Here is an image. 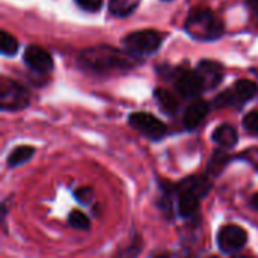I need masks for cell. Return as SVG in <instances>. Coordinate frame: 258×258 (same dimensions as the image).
Wrapping results in <instances>:
<instances>
[{"mask_svg":"<svg viewBox=\"0 0 258 258\" xmlns=\"http://www.w3.org/2000/svg\"><path fill=\"white\" fill-rule=\"evenodd\" d=\"M92 195H94V192H92L91 187H80V189H77V190L74 192L76 200H77L79 203H82V204H88V203L92 200Z\"/></svg>","mask_w":258,"mask_h":258,"instance_id":"7402d4cb","label":"cell"},{"mask_svg":"<svg viewBox=\"0 0 258 258\" xmlns=\"http://www.w3.org/2000/svg\"><path fill=\"white\" fill-rule=\"evenodd\" d=\"M82 9L88 12H97L103 6V0H74Z\"/></svg>","mask_w":258,"mask_h":258,"instance_id":"ffe728a7","label":"cell"},{"mask_svg":"<svg viewBox=\"0 0 258 258\" xmlns=\"http://www.w3.org/2000/svg\"><path fill=\"white\" fill-rule=\"evenodd\" d=\"M68 221H70V225L76 230H88L89 228V219L86 218L85 213H82L79 210H74L70 215Z\"/></svg>","mask_w":258,"mask_h":258,"instance_id":"d6986e66","label":"cell"},{"mask_svg":"<svg viewBox=\"0 0 258 258\" xmlns=\"http://www.w3.org/2000/svg\"><path fill=\"white\" fill-rule=\"evenodd\" d=\"M248 5H249L251 11L254 12V15L258 18V0H248Z\"/></svg>","mask_w":258,"mask_h":258,"instance_id":"cb8c5ba5","label":"cell"},{"mask_svg":"<svg viewBox=\"0 0 258 258\" xmlns=\"http://www.w3.org/2000/svg\"><path fill=\"white\" fill-rule=\"evenodd\" d=\"M209 110H210V104L206 101V100H195L184 112V125L192 130V128H197L204 119L206 116L209 115Z\"/></svg>","mask_w":258,"mask_h":258,"instance_id":"30bf717a","label":"cell"},{"mask_svg":"<svg viewBox=\"0 0 258 258\" xmlns=\"http://www.w3.org/2000/svg\"><path fill=\"white\" fill-rule=\"evenodd\" d=\"M209 258H218V257H209Z\"/></svg>","mask_w":258,"mask_h":258,"instance_id":"83f0119b","label":"cell"},{"mask_svg":"<svg viewBox=\"0 0 258 258\" xmlns=\"http://www.w3.org/2000/svg\"><path fill=\"white\" fill-rule=\"evenodd\" d=\"M225 163H227V157H225L224 154L218 153V154L212 159L209 169H210V171H213V172H219V171L225 166Z\"/></svg>","mask_w":258,"mask_h":258,"instance_id":"603a6c76","label":"cell"},{"mask_svg":"<svg viewBox=\"0 0 258 258\" xmlns=\"http://www.w3.org/2000/svg\"><path fill=\"white\" fill-rule=\"evenodd\" d=\"M154 97H156V100H157V103H159V106H160V109H162L163 112H166V113H169V115H172V113L177 112V109H178V101H177V98H175L168 89L157 88V89L154 91Z\"/></svg>","mask_w":258,"mask_h":258,"instance_id":"9a60e30c","label":"cell"},{"mask_svg":"<svg viewBox=\"0 0 258 258\" xmlns=\"http://www.w3.org/2000/svg\"><path fill=\"white\" fill-rule=\"evenodd\" d=\"M231 92L237 101V104H243L248 103L249 100H252L258 94V85L252 80H237L234 83V86L231 88Z\"/></svg>","mask_w":258,"mask_h":258,"instance_id":"8fae6325","label":"cell"},{"mask_svg":"<svg viewBox=\"0 0 258 258\" xmlns=\"http://www.w3.org/2000/svg\"><path fill=\"white\" fill-rule=\"evenodd\" d=\"M0 48L5 56H14L18 50V41L11 33L3 30L0 36Z\"/></svg>","mask_w":258,"mask_h":258,"instance_id":"ac0fdd59","label":"cell"},{"mask_svg":"<svg viewBox=\"0 0 258 258\" xmlns=\"http://www.w3.org/2000/svg\"><path fill=\"white\" fill-rule=\"evenodd\" d=\"M197 73L200 74L201 80H203V85H204V89H213L216 88L222 77H224V68L221 63L215 62V60H201L198 63V68H197Z\"/></svg>","mask_w":258,"mask_h":258,"instance_id":"9c48e42d","label":"cell"},{"mask_svg":"<svg viewBox=\"0 0 258 258\" xmlns=\"http://www.w3.org/2000/svg\"><path fill=\"white\" fill-rule=\"evenodd\" d=\"M165 41V33L154 29H144L128 33L122 44L127 51L133 54H151L156 53Z\"/></svg>","mask_w":258,"mask_h":258,"instance_id":"3957f363","label":"cell"},{"mask_svg":"<svg viewBox=\"0 0 258 258\" xmlns=\"http://www.w3.org/2000/svg\"><path fill=\"white\" fill-rule=\"evenodd\" d=\"M234 258H248V257H240V255H239V257H234Z\"/></svg>","mask_w":258,"mask_h":258,"instance_id":"4316f807","label":"cell"},{"mask_svg":"<svg viewBox=\"0 0 258 258\" xmlns=\"http://www.w3.org/2000/svg\"><path fill=\"white\" fill-rule=\"evenodd\" d=\"M35 154V148L29 147V145H21L17 147L15 150L11 151V154L8 156V165L9 166H18L26 163L29 159H32Z\"/></svg>","mask_w":258,"mask_h":258,"instance_id":"e0dca14e","label":"cell"},{"mask_svg":"<svg viewBox=\"0 0 258 258\" xmlns=\"http://www.w3.org/2000/svg\"><path fill=\"white\" fill-rule=\"evenodd\" d=\"M180 189H184V190H189L192 194H195L197 197H204L209 194L210 190V183L206 177H190L187 180H184L181 184H180Z\"/></svg>","mask_w":258,"mask_h":258,"instance_id":"5bb4252c","label":"cell"},{"mask_svg":"<svg viewBox=\"0 0 258 258\" xmlns=\"http://www.w3.org/2000/svg\"><path fill=\"white\" fill-rule=\"evenodd\" d=\"M151 258H171V254L169 252H157Z\"/></svg>","mask_w":258,"mask_h":258,"instance_id":"484cf974","label":"cell"},{"mask_svg":"<svg viewBox=\"0 0 258 258\" xmlns=\"http://www.w3.org/2000/svg\"><path fill=\"white\" fill-rule=\"evenodd\" d=\"M128 122L133 128H136L139 133L145 135L150 139H162L166 135V127L165 124L157 119L154 115L151 113H145V112H136L132 113L128 116Z\"/></svg>","mask_w":258,"mask_h":258,"instance_id":"5b68a950","label":"cell"},{"mask_svg":"<svg viewBox=\"0 0 258 258\" xmlns=\"http://www.w3.org/2000/svg\"><path fill=\"white\" fill-rule=\"evenodd\" d=\"M80 63L89 70L103 73L109 70H124L136 65V56L130 51H121L113 47L100 45L83 50L80 53Z\"/></svg>","mask_w":258,"mask_h":258,"instance_id":"6da1fadb","label":"cell"},{"mask_svg":"<svg viewBox=\"0 0 258 258\" xmlns=\"http://www.w3.org/2000/svg\"><path fill=\"white\" fill-rule=\"evenodd\" d=\"M200 207V197H197L195 194L180 189V197H178V213L183 218H189L194 216L197 213Z\"/></svg>","mask_w":258,"mask_h":258,"instance_id":"7c38bea8","label":"cell"},{"mask_svg":"<svg viewBox=\"0 0 258 258\" xmlns=\"http://www.w3.org/2000/svg\"><path fill=\"white\" fill-rule=\"evenodd\" d=\"M184 29L189 33V36L197 41H215L221 38L224 32L221 20L212 11L203 8L190 11Z\"/></svg>","mask_w":258,"mask_h":258,"instance_id":"7a4b0ae2","label":"cell"},{"mask_svg":"<svg viewBox=\"0 0 258 258\" xmlns=\"http://www.w3.org/2000/svg\"><path fill=\"white\" fill-rule=\"evenodd\" d=\"M213 141L224 148H233L237 144L239 136H237V132L233 125L222 124L213 132Z\"/></svg>","mask_w":258,"mask_h":258,"instance_id":"4fadbf2b","label":"cell"},{"mask_svg":"<svg viewBox=\"0 0 258 258\" xmlns=\"http://www.w3.org/2000/svg\"><path fill=\"white\" fill-rule=\"evenodd\" d=\"M174 83L177 91L183 97H197L204 91L203 80L197 70L189 68H178L174 73Z\"/></svg>","mask_w":258,"mask_h":258,"instance_id":"8992f818","label":"cell"},{"mask_svg":"<svg viewBox=\"0 0 258 258\" xmlns=\"http://www.w3.org/2000/svg\"><path fill=\"white\" fill-rule=\"evenodd\" d=\"M24 63L36 73H48L53 70V59L50 53L39 45H29L26 48Z\"/></svg>","mask_w":258,"mask_h":258,"instance_id":"ba28073f","label":"cell"},{"mask_svg":"<svg viewBox=\"0 0 258 258\" xmlns=\"http://www.w3.org/2000/svg\"><path fill=\"white\" fill-rule=\"evenodd\" d=\"M29 92L17 82L2 77L0 79V106L3 110H20L27 107Z\"/></svg>","mask_w":258,"mask_h":258,"instance_id":"277c9868","label":"cell"},{"mask_svg":"<svg viewBox=\"0 0 258 258\" xmlns=\"http://www.w3.org/2000/svg\"><path fill=\"white\" fill-rule=\"evenodd\" d=\"M141 0H109V11L115 17H127L136 11Z\"/></svg>","mask_w":258,"mask_h":258,"instance_id":"2e32d148","label":"cell"},{"mask_svg":"<svg viewBox=\"0 0 258 258\" xmlns=\"http://www.w3.org/2000/svg\"><path fill=\"white\" fill-rule=\"evenodd\" d=\"M251 206H252L255 210H258V192L257 194H254V195L251 197Z\"/></svg>","mask_w":258,"mask_h":258,"instance_id":"d4e9b609","label":"cell"},{"mask_svg":"<svg viewBox=\"0 0 258 258\" xmlns=\"http://www.w3.org/2000/svg\"><path fill=\"white\" fill-rule=\"evenodd\" d=\"M248 242V234L237 225H227L218 234V245L222 252L233 254L242 249Z\"/></svg>","mask_w":258,"mask_h":258,"instance_id":"52a82bcc","label":"cell"},{"mask_svg":"<svg viewBox=\"0 0 258 258\" xmlns=\"http://www.w3.org/2000/svg\"><path fill=\"white\" fill-rule=\"evenodd\" d=\"M243 125L245 128H248L252 133L258 135V112H249L245 119H243Z\"/></svg>","mask_w":258,"mask_h":258,"instance_id":"44dd1931","label":"cell"}]
</instances>
